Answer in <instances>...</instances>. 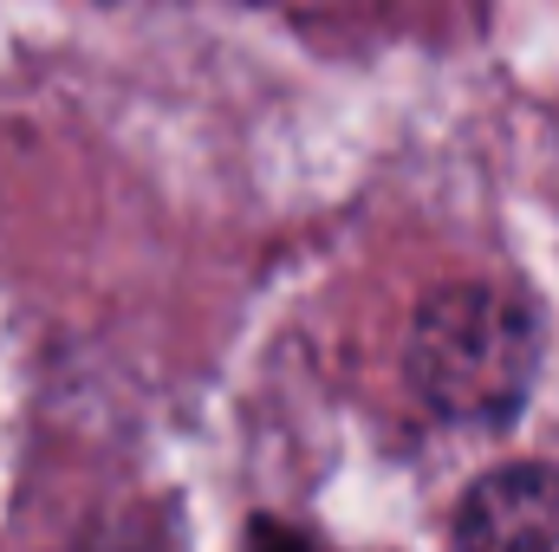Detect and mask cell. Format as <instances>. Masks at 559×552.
I'll use <instances>...</instances> for the list:
<instances>
[{"mask_svg": "<svg viewBox=\"0 0 559 552\" xmlns=\"http://www.w3.org/2000/svg\"><path fill=\"white\" fill-rule=\"evenodd\" d=\"M540 371V325L501 286H442L417 305L404 377L449 422H508Z\"/></svg>", "mask_w": 559, "mask_h": 552, "instance_id": "1", "label": "cell"}, {"mask_svg": "<svg viewBox=\"0 0 559 552\" xmlns=\"http://www.w3.org/2000/svg\"><path fill=\"white\" fill-rule=\"evenodd\" d=\"M455 547H559V468L514 461L468 488L449 520Z\"/></svg>", "mask_w": 559, "mask_h": 552, "instance_id": "2", "label": "cell"}]
</instances>
